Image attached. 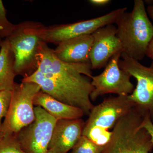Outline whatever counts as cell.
<instances>
[{"mask_svg":"<svg viewBox=\"0 0 153 153\" xmlns=\"http://www.w3.org/2000/svg\"><path fill=\"white\" fill-rule=\"evenodd\" d=\"M7 11L3 4L2 1L0 0V38H7L13 31L16 25L12 24L6 17Z\"/></svg>","mask_w":153,"mask_h":153,"instance_id":"19","label":"cell"},{"mask_svg":"<svg viewBox=\"0 0 153 153\" xmlns=\"http://www.w3.org/2000/svg\"><path fill=\"white\" fill-rule=\"evenodd\" d=\"M37 60V70L45 76L81 89L93 90L90 63L63 62L55 56L53 49L44 42L39 46Z\"/></svg>","mask_w":153,"mask_h":153,"instance_id":"4","label":"cell"},{"mask_svg":"<svg viewBox=\"0 0 153 153\" xmlns=\"http://www.w3.org/2000/svg\"><path fill=\"white\" fill-rule=\"evenodd\" d=\"M12 91H0V128L3 123L2 120L5 118L10 104Z\"/></svg>","mask_w":153,"mask_h":153,"instance_id":"20","label":"cell"},{"mask_svg":"<svg viewBox=\"0 0 153 153\" xmlns=\"http://www.w3.org/2000/svg\"><path fill=\"white\" fill-rule=\"evenodd\" d=\"M146 56L153 60V39L148 46Z\"/></svg>","mask_w":153,"mask_h":153,"instance_id":"23","label":"cell"},{"mask_svg":"<svg viewBox=\"0 0 153 153\" xmlns=\"http://www.w3.org/2000/svg\"><path fill=\"white\" fill-rule=\"evenodd\" d=\"M127 10L126 7L121 8L94 19L49 27H45L38 22H32L31 30L46 44L58 45L71 38L91 35L99 28L116 24L118 19Z\"/></svg>","mask_w":153,"mask_h":153,"instance_id":"6","label":"cell"},{"mask_svg":"<svg viewBox=\"0 0 153 153\" xmlns=\"http://www.w3.org/2000/svg\"><path fill=\"white\" fill-rule=\"evenodd\" d=\"M116 24L117 36L123 52L137 61L143 60L153 39V25L148 17L145 2L135 0L131 12L123 13Z\"/></svg>","mask_w":153,"mask_h":153,"instance_id":"1","label":"cell"},{"mask_svg":"<svg viewBox=\"0 0 153 153\" xmlns=\"http://www.w3.org/2000/svg\"><path fill=\"white\" fill-rule=\"evenodd\" d=\"M134 107L129 95L105 98L94 105L85 122L82 135L96 144L105 147L110 140L112 130L118 121Z\"/></svg>","mask_w":153,"mask_h":153,"instance_id":"2","label":"cell"},{"mask_svg":"<svg viewBox=\"0 0 153 153\" xmlns=\"http://www.w3.org/2000/svg\"><path fill=\"white\" fill-rule=\"evenodd\" d=\"M144 117L134 107L118 121L101 153H152L153 143L142 126Z\"/></svg>","mask_w":153,"mask_h":153,"instance_id":"3","label":"cell"},{"mask_svg":"<svg viewBox=\"0 0 153 153\" xmlns=\"http://www.w3.org/2000/svg\"><path fill=\"white\" fill-rule=\"evenodd\" d=\"M93 43L90 53L91 70L100 69L106 66L114 55L123 52L120 40L117 36V28L106 25L92 34Z\"/></svg>","mask_w":153,"mask_h":153,"instance_id":"12","label":"cell"},{"mask_svg":"<svg viewBox=\"0 0 153 153\" xmlns=\"http://www.w3.org/2000/svg\"><path fill=\"white\" fill-rule=\"evenodd\" d=\"M84 125L82 118L57 120L48 151L52 153H68L82 136Z\"/></svg>","mask_w":153,"mask_h":153,"instance_id":"13","label":"cell"},{"mask_svg":"<svg viewBox=\"0 0 153 153\" xmlns=\"http://www.w3.org/2000/svg\"><path fill=\"white\" fill-rule=\"evenodd\" d=\"M121 54L119 53L114 55L101 74L91 78L94 87L90 94L91 101H94L99 97L108 94L127 96L132 93L135 88L131 81V76L122 69L119 65Z\"/></svg>","mask_w":153,"mask_h":153,"instance_id":"11","label":"cell"},{"mask_svg":"<svg viewBox=\"0 0 153 153\" xmlns=\"http://www.w3.org/2000/svg\"><path fill=\"white\" fill-rule=\"evenodd\" d=\"M13 53L7 39L3 40L0 49V91L13 90L16 76Z\"/></svg>","mask_w":153,"mask_h":153,"instance_id":"16","label":"cell"},{"mask_svg":"<svg viewBox=\"0 0 153 153\" xmlns=\"http://www.w3.org/2000/svg\"><path fill=\"white\" fill-rule=\"evenodd\" d=\"M93 43L91 35L78 36L61 42L53 52L60 60L68 63H90Z\"/></svg>","mask_w":153,"mask_h":153,"instance_id":"14","label":"cell"},{"mask_svg":"<svg viewBox=\"0 0 153 153\" xmlns=\"http://www.w3.org/2000/svg\"><path fill=\"white\" fill-rule=\"evenodd\" d=\"M88 1L94 6H103L109 4L111 1L109 0H90Z\"/></svg>","mask_w":153,"mask_h":153,"instance_id":"22","label":"cell"},{"mask_svg":"<svg viewBox=\"0 0 153 153\" xmlns=\"http://www.w3.org/2000/svg\"><path fill=\"white\" fill-rule=\"evenodd\" d=\"M32 22L16 25L8 41L15 57V70L17 75L23 78L30 76L37 70L38 49L42 41L31 30Z\"/></svg>","mask_w":153,"mask_h":153,"instance_id":"7","label":"cell"},{"mask_svg":"<svg viewBox=\"0 0 153 153\" xmlns=\"http://www.w3.org/2000/svg\"><path fill=\"white\" fill-rule=\"evenodd\" d=\"M0 153H26L19 142L17 136H10L0 139Z\"/></svg>","mask_w":153,"mask_h":153,"instance_id":"18","label":"cell"},{"mask_svg":"<svg viewBox=\"0 0 153 153\" xmlns=\"http://www.w3.org/2000/svg\"></svg>","mask_w":153,"mask_h":153,"instance_id":"27","label":"cell"},{"mask_svg":"<svg viewBox=\"0 0 153 153\" xmlns=\"http://www.w3.org/2000/svg\"><path fill=\"white\" fill-rule=\"evenodd\" d=\"M150 118L149 116L145 117L143 121L142 126L148 132L150 136L151 139L153 143V123Z\"/></svg>","mask_w":153,"mask_h":153,"instance_id":"21","label":"cell"},{"mask_svg":"<svg viewBox=\"0 0 153 153\" xmlns=\"http://www.w3.org/2000/svg\"><path fill=\"white\" fill-rule=\"evenodd\" d=\"M147 12L153 21V5H149L147 9Z\"/></svg>","mask_w":153,"mask_h":153,"instance_id":"24","label":"cell"},{"mask_svg":"<svg viewBox=\"0 0 153 153\" xmlns=\"http://www.w3.org/2000/svg\"><path fill=\"white\" fill-rule=\"evenodd\" d=\"M119 65L137 80L136 86L129 97L134 107L153 122V61L149 66L133 59L125 52L121 55Z\"/></svg>","mask_w":153,"mask_h":153,"instance_id":"8","label":"cell"},{"mask_svg":"<svg viewBox=\"0 0 153 153\" xmlns=\"http://www.w3.org/2000/svg\"><path fill=\"white\" fill-rule=\"evenodd\" d=\"M3 40L2 39L0 38V49H1V45L2 42Z\"/></svg>","mask_w":153,"mask_h":153,"instance_id":"25","label":"cell"},{"mask_svg":"<svg viewBox=\"0 0 153 153\" xmlns=\"http://www.w3.org/2000/svg\"><path fill=\"white\" fill-rule=\"evenodd\" d=\"M22 82H35L44 93L58 101L78 108L85 115H88L93 108L91 93L45 76L36 70L30 76L23 78Z\"/></svg>","mask_w":153,"mask_h":153,"instance_id":"9","label":"cell"},{"mask_svg":"<svg viewBox=\"0 0 153 153\" xmlns=\"http://www.w3.org/2000/svg\"><path fill=\"white\" fill-rule=\"evenodd\" d=\"M33 104L44 108L57 120L82 118L85 115L80 108L58 101L41 90L34 97Z\"/></svg>","mask_w":153,"mask_h":153,"instance_id":"15","label":"cell"},{"mask_svg":"<svg viewBox=\"0 0 153 153\" xmlns=\"http://www.w3.org/2000/svg\"><path fill=\"white\" fill-rule=\"evenodd\" d=\"M41 90L40 86L35 82L16 83L8 112L0 128V139L17 136L35 120L33 100Z\"/></svg>","mask_w":153,"mask_h":153,"instance_id":"5","label":"cell"},{"mask_svg":"<svg viewBox=\"0 0 153 153\" xmlns=\"http://www.w3.org/2000/svg\"><path fill=\"white\" fill-rule=\"evenodd\" d=\"M46 153H52L51 152H49V151H48V152H47Z\"/></svg>","mask_w":153,"mask_h":153,"instance_id":"26","label":"cell"},{"mask_svg":"<svg viewBox=\"0 0 153 153\" xmlns=\"http://www.w3.org/2000/svg\"><path fill=\"white\" fill-rule=\"evenodd\" d=\"M104 147L82 135L72 148L71 153H101Z\"/></svg>","mask_w":153,"mask_h":153,"instance_id":"17","label":"cell"},{"mask_svg":"<svg viewBox=\"0 0 153 153\" xmlns=\"http://www.w3.org/2000/svg\"><path fill=\"white\" fill-rule=\"evenodd\" d=\"M34 111L35 120L21 130L17 138L25 153H46L57 120L41 107H35Z\"/></svg>","mask_w":153,"mask_h":153,"instance_id":"10","label":"cell"}]
</instances>
